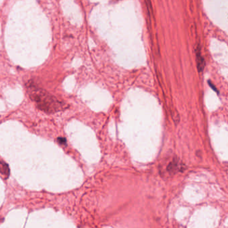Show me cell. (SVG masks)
<instances>
[{"instance_id": "5b68a950", "label": "cell", "mask_w": 228, "mask_h": 228, "mask_svg": "<svg viewBox=\"0 0 228 228\" xmlns=\"http://www.w3.org/2000/svg\"><path fill=\"white\" fill-rule=\"evenodd\" d=\"M58 141L61 145H66V139L62 138V137H59L58 139Z\"/></svg>"}, {"instance_id": "6da1fadb", "label": "cell", "mask_w": 228, "mask_h": 228, "mask_svg": "<svg viewBox=\"0 0 228 228\" xmlns=\"http://www.w3.org/2000/svg\"><path fill=\"white\" fill-rule=\"evenodd\" d=\"M28 92L30 98L36 103L37 107L48 113H54L66 108V104L49 94L46 91L30 84L28 86Z\"/></svg>"}, {"instance_id": "277c9868", "label": "cell", "mask_w": 228, "mask_h": 228, "mask_svg": "<svg viewBox=\"0 0 228 228\" xmlns=\"http://www.w3.org/2000/svg\"><path fill=\"white\" fill-rule=\"evenodd\" d=\"M0 173L6 177H8L10 175V168L7 163L0 159Z\"/></svg>"}, {"instance_id": "7a4b0ae2", "label": "cell", "mask_w": 228, "mask_h": 228, "mask_svg": "<svg viewBox=\"0 0 228 228\" xmlns=\"http://www.w3.org/2000/svg\"><path fill=\"white\" fill-rule=\"evenodd\" d=\"M196 62L198 71L200 73V72H202L205 67V60L203 58V56L201 55V52L200 50H199V48H197V50L196 51Z\"/></svg>"}, {"instance_id": "3957f363", "label": "cell", "mask_w": 228, "mask_h": 228, "mask_svg": "<svg viewBox=\"0 0 228 228\" xmlns=\"http://www.w3.org/2000/svg\"><path fill=\"white\" fill-rule=\"evenodd\" d=\"M181 167L179 162L177 161H173L172 162H171L169 165L167 167V170L169 173H176L181 169Z\"/></svg>"}, {"instance_id": "8992f818", "label": "cell", "mask_w": 228, "mask_h": 228, "mask_svg": "<svg viewBox=\"0 0 228 228\" xmlns=\"http://www.w3.org/2000/svg\"><path fill=\"white\" fill-rule=\"evenodd\" d=\"M146 2L147 6V9H148V10H150L151 9V3L150 2V0H146Z\"/></svg>"}]
</instances>
